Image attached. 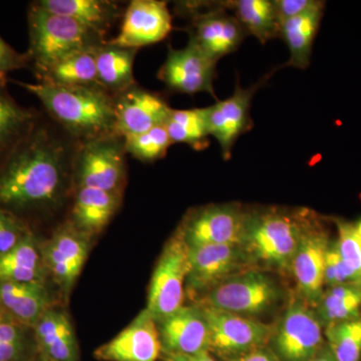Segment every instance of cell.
<instances>
[{"label":"cell","mask_w":361,"mask_h":361,"mask_svg":"<svg viewBox=\"0 0 361 361\" xmlns=\"http://www.w3.org/2000/svg\"><path fill=\"white\" fill-rule=\"evenodd\" d=\"M78 142L42 122L0 164V207L23 216L61 206L73 187ZM25 220V219H23Z\"/></svg>","instance_id":"6da1fadb"},{"label":"cell","mask_w":361,"mask_h":361,"mask_svg":"<svg viewBox=\"0 0 361 361\" xmlns=\"http://www.w3.org/2000/svg\"><path fill=\"white\" fill-rule=\"evenodd\" d=\"M13 82L37 97L59 129L78 144L116 135L115 97L99 85Z\"/></svg>","instance_id":"7a4b0ae2"},{"label":"cell","mask_w":361,"mask_h":361,"mask_svg":"<svg viewBox=\"0 0 361 361\" xmlns=\"http://www.w3.org/2000/svg\"><path fill=\"white\" fill-rule=\"evenodd\" d=\"M315 218V214L303 208L249 210L242 247L252 263L290 271L304 232Z\"/></svg>","instance_id":"3957f363"},{"label":"cell","mask_w":361,"mask_h":361,"mask_svg":"<svg viewBox=\"0 0 361 361\" xmlns=\"http://www.w3.org/2000/svg\"><path fill=\"white\" fill-rule=\"evenodd\" d=\"M27 23L30 42L25 54L37 80L66 56L106 42L78 21L45 11L35 2L30 4Z\"/></svg>","instance_id":"277c9868"},{"label":"cell","mask_w":361,"mask_h":361,"mask_svg":"<svg viewBox=\"0 0 361 361\" xmlns=\"http://www.w3.org/2000/svg\"><path fill=\"white\" fill-rule=\"evenodd\" d=\"M175 13L189 20V40L217 61L236 51L248 35L225 1L176 2Z\"/></svg>","instance_id":"5b68a950"},{"label":"cell","mask_w":361,"mask_h":361,"mask_svg":"<svg viewBox=\"0 0 361 361\" xmlns=\"http://www.w3.org/2000/svg\"><path fill=\"white\" fill-rule=\"evenodd\" d=\"M283 298V291L272 278L248 269L228 278L193 303L204 308L242 316L263 314Z\"/></svg>","instance_id":"8992f818"},{"label":"cell","mask_w":361,"mask_h":361,"mask_svg":"<svg viewBox=\"0 0 361 361\" xmlns=\"http://www.w3.org/2000/svg\"><path fill=\"white\" fill-rule=\"evenodd\" d=\"M126 155L121 135L78 144L73 160V187L123 193L127 180Z\"/></svg>","instance_id":"52a82bcc"},{"label":"cell","mask_w":361,"mask_h":361,"mask_svg":"<svg viewBox=\"0 0 361 361\" xmlns=\"http://www.w3.org/2000/svg\"><path fill=\"white\" fill-rule=\"evenodd\" d=\"M249 210L240 204H209L191 209L177 231L189 248L243 243Z\"/></svg>","instance_id":"ba28073f"},{"label":"cell","mask_w":361,"mask_h":361,"mask_svg":"<svg viewBox=\"0 0 361 361\" xmlns=\"http://www.w3.org/2000/svg\"><path fill=\"white\" fill-rule=\"evenodd\" d=\"M271 349L280 361H311L325 345L324 332L314 308L294 299L273 327Z\"/></svg>","instance_id":"9c48e42d"},{"label":"cell","mask_w":361,"mask_h":361,"mask_svg":"<svg viewBox=\"0 0 361 361\" xmlns=\"http://www.w3.org/2000/svg\"><path fill=\"white\" fill-rule=\"evenodd\" d=\"M94 241L68 221L59 226L49 239L42 241V257L49 280L66 305L89 258Z\"/></svg>","instance_id":"30bf717a"},{"label":"cell","mask_w":361,"mask_h":361,"mask_svg":"<svg viewBox=\"0 0 361 361\" xmlns=\"http://www.w3.org/2000/svg\"><path fill=\"white\" fill-rule=\"evenodd\" d=\"M188 251L189 247L176 230L164 246L149 286L145 310L156 322L175 312L185 304Z\"/></svg>","instance_id":"8fae6325"},{"label":"cell","mask_w":361,"mask_h":361,"mask_svg":"<svg viewBox=\"0 0 361 361\" xmlns=\"http://www.w3.org/2000/svg\"><path fill=\"white\" fill-rule=\"evenodd\" d=\"M251 264L240 245L191 247L188 251L186 295L194 302L228 278L248 270Z\"/></svg>","instance_id":"7c38bea8"},{"label":"cell","mask_w":361,"mask_h":361,"mask_svg":"<svg viewBox=\"0 0 361 361\" xmlns=\"http://www.w3.org/2000/svg\"><path fill=\"white\" fill-rule=\"evenodd\" d=\"M201 308L210 327L209 353L213 356L229 361L269 344L273 332L269 325L246 316Z\"/></svg>","instance_id":"4fadbf2b"},{"label":"cell","mask_w":361,"mask_h":361,"mask_svg":"<svg viewBox=\"0 0 361 361\" xmlns=\"http://www.w3.org/2000/svg\"><path fill=\"white\" fill-rule=\"evenodd\" d=\"M217 63L189 40L185 49L169 47L167 59L159 70L158 78L173 92L191 96L207 92L216 99L214 80L217 75Z\"/></svg>","instance_id":"5bb4252c"},{"label":"cell","mask_w":361,"mask_h":361,"mask_svg":"<svg viewBox=\"0 0 361 361\" xmlns=\"http://www.w3.org/2000/svg\"><path fill=\"white\" fill-rule=\"evenodd\" d=\"M267 78L266 75L257 84L246 89L237 82L231 97L208 106L209 133L219 142L224 160L231 158L237 140L253 127L250 116L252 99Z\"/></svg>","instance_id":"9a60e30c"},{"label":"cell","mask_w":361,"mask_h":361,"mask_svg":"<svg viewBox=\"0 0 361 361\" xmlns=\"http://www.w3.org/2000/svg\"><path fill=\"white\" fill-rule=\"evenodd\" d=\"M172 14L167 2L160 0H133L123 14L120 32L111 44L139 51L168 37L172 30Z\"/></svg>","instance_id":"2e32d148"},{"label":"cell","mask_w":361,"mask_h":361,"mask_svg":"<svg viewBox=\"0 0 361 361\" xmlns=\"http://www.w3.org/2000/svg\"><path fill=\"white\" fill-rule=\"evenodd\" d=\"M163 353L196 355L210 349V327L205 312L192 303L157 320Z\"/></svg>","instance_id":"e0dca14e"},{"label":"cell","mask_w":361,"mask_h":361,"mask_svg":"<svg viewBox=\"0 0 361 361\" xmlns=\"http://www.w3.org/2000/svg\"><path fill=\"white\" fill-rule=\"evenodd\" d=\"M329 234L319 221L313 220L304 232L290 271L304 300L315 304L325 288V258L330 245Z\"/></svg>","instance_id":"ac0fdd59"},{"label":"cell","mask_w":361,"mask_h":361,"mask_svg":"<svg viewBox=\"0 0 361 361\" xmlns=\"http://www.w3.org/2000/svg\"><path fill=\"white\" fill-rule=\"evenodd\" d=\"M161 355L157 322L146 310L115 338L94 351V357L101 361H158Z\"/></svg>","instance_id":"d6986e66"},{"label":"cell","mask_w":361,"mask_h":361,"mask_svg":"<svg viewBox=\"0 0 361 361\" xmlns=\"http://www.w3.org/2000/svg\"><path fill=\"white\" fill-rule=\"evenodd\" d=\"M116 135L141 134L165 125L173 109L161 94L135 85L115 97Z\"/></svg>","instance_id":"ffe728a7"},{"label":"cell","mask_w":361,"mask_h":361,"mask_svg":"<svg viewBox=\"0 0 361 361\" xmlns=\"http://www.w3.org/2000/svg\"><path fill=\"white\" fill-rule=\"evenodd\" d=\"M37 353L49 361H80V345L63 303L51 306L32 327Z\"/></svg>","instance_id":"44dd1931"},{"label":"cell","mask_w":361,"mask_h":361,"mask_svg":"<svg viewBox=\"0 0 361 361\" xmlns=\"http://www.w3.org/2000/svg\"><path fill=\"white\" fill-rule=\"evenodd\" d=\"M58 303L63 301L52 284L0 280V310L26 326L32 329L45 311Z\"/></svg>","instance_id":"7402d4cb"},{"label":"cell","mask_w":361,"mask_h":361,"mask_svg":"<svg viewBox=\"0 0 361 361\" xmlns=\"http://www.w3.org/2000/svg\"><path fill=\"white\" fill-rule=\"evenodd\" d=\"M122 198L118 192L78 188L68 221L78 231L96 239L118 212Z\"/></svg>","instance_id":"603a6c76"},{"label":"cell","mask_w":361,"mask_h":361,"mask_svg":"<svg viewBox=\"0 0 361 361\" xmlns=\"http://www.w3.org/2000/svg\"><path fill=\"white\" fill-rule=\"evenodd\" d=\"M0 280L51 284L42 257V241L32 230L11 250L0 255Z\"/></svg>","instance_id":"cb8c5ba5"},{"label":"cell","mask_w":361,"mask_h":361,"mask_svg":"<svg viewBox=\"0 0 361 361\" xmlns=\"http://www.w3.org/2000/svg\"><path fill=\"white\" fill-rule=\"evenodd\" d=\"M35 4L45 11L78 21L104 39L123 13L118 2L108 0H37Z\"/></svg>","instance_id":"d4e9b609"},{"label":"cell","mask_w":361,"mask_h":361,"mask_svg":"<svg viewBox=\"0 0 361 361\" xmlns=\"http://www.w3.org/2000/svg\"><path fill=\"white\" fill-rule=\"evenodd\" d=\"M137 49H128L104 42L96 49L97 82L116 97L137 85L134 61Z\"/></svg>","instance_id":"484cf974"},{"label":"cell","mask_w":361,"mask_h":361,"mask_svg":"<svg viewBox=\"0 0 361 361\" xmlns=\"http://www.w3.org/2000/svg\"><path fill=\"white\" fill-rule=\"evenodd\" d=\"M324 6L325 2L319 0L310 11L282 23L279 37L284 40L290 54L285 66L299 70L308 68Z\"/></svg>","instance_id":"4316f807"},{"label":"cell","mask_w":361,"mask_h":361,"mask_svg":"<svg viewBox=\"0 0 361 361\" xmlns=\"http://www.w3.org/2000/svg\"><path fill=\"white\" fill-rule=\"evenodd\" d=\"M40 116L33 109L16 103L6 89L0 84V164L32 132Z\"/></svg>","instance_id":"83f0119b"},{"label":"cell","mask_w":361,"mask_h":361,"mask_svg":"<svg viewBox=\"0 0 361 361\" xmlns=\"http://www.w3.org/2000/svg\"><path fill=\"white\" fill-rule=\"evenodd\" d=\"M225 4L248 35L256 37L261 44L279 37L281 23L274 0H230Z\"/></svg>","instance_id":"f1b7e54d"},{"label":"cell","mask_w":361,"mask_h":361,"mask_svg":"<svg viewBox=\"0 0 361 361\" xmlns=\"http://www.w3.org/2000/svg\"><path fill=\"white\" fill-rule=\"evenodd\" d=\"M323 329L361 316V285L344 284L326 287L314 304Z\"/></svg>","instance_id":"f546056e"},{"label":"cell","mask_w":361,"mask_h":361,"mask_svg":"<svg viewBox=\"0 0 361 361\" xmlns=\"http://www.w3.org/2000/svg\"><path fill=\"white\" fill-rule=\"evenodd\" d=\"M165 126L173 144H186L196 151H203L210 146L208 106L189 110L173 109Z\"/></svg>","instance_id":"4dcf8cb0"},{"label":"cell","mask_w":361,"mask_h":361,"mask_svg":"<svg viewBox=\"0 0 361 361\" xmlns=\"http://www.w3.org/2000/svg\"><path fill=\"white\" fill-rule=\"evenodd\" d=\"M97 47L75 52L61 59L39 82L63 85H99L96 66Z\"/></svg>","instance_id":"1f68e13d"},{"label":"cell","mask_w":361,"mask_h":361,"mask_svg":"<svg viewBox=\"0 0 361 361\" xmlns=\"http://www.w3.org/2000/svg\"><path fill=\"white\" fill-rule=\"evenodd\" d=\"M37 355L32 327L0 310V361H30Z\"/></svg>","instance_id":"d6a6232c"},{"label":"cell","mask_w":361,"mask_h":361,"mask_svg":"<svg viewBox=\"0 0 361 361\" xmlns=\"http://www.w3.org/2000/svg\"><path fill=\"white\" fill-rule=\"evenodd\" d=\"M324 337L336 361H361V316L325 327Z\"/></svg>","instance_id":"836d02e7"},{"label":"cell","mask_w":361,"mask_h":361,"mask_svg":"<svg viewBox=\"0 0 361 361\" xmlns=\"http://www.w3.org/2000/svg\"><path fill=\"white\" fill-rule=\"evenodd\" d=\"M123 141L127 154L145 163L164 158L173 145L165 125L158 126L141 134L127 135L123 137Z\"/></svg>","instance_id":"e575fe53"},{"label":"cell","mask_w":361,"mask_h":361,"mask_svg":"<svg viewBox=\"0 0 361 361\" xmlns=\"http://www.w3.org/2000/svg\"><path fill=\"white\" fill-rule=\"evenodd\" d=\"M337 248L345 264L361 283V236L353 223L337 221Z\"/></svg>","instance_id":"d590c367"},{"label":"cell","mask_w":361,"mask_h":361,"mask_svg":"<svg viewBox=\"0 0 361 361\" xmlns=\"http://www.w3.org/2000/svg\"><path fill=\"white\" fill-rule=\"evenodd\" d=\"M324 284L325 287L344 284L361 285L360 280L342 259L336 241L330 242L325 258Z\"/></svg>","instance_id":"8d00e7d4"},{"label":"cell","mask_w":361,"mask_h":361,"mask_svg":"<svg viewBox=\"0 0 361 361\" xmlns=\"http://www.w3.org/2000/svg\"><path fill=\"white\" fill-rule=\"evenodd\" d=\"M30 230L25 220L0 207V255L11 250Z\"/></svg>","instance_id":"74e56055"},{"label":"cell","mask_w":361,"mask_h":361,"mask_svg":"<svg viewBox=\"0 0 361 361\" xmlns=\"http://www.w3.org/2000/svg\"><path fill=\"white\" fill-rule=\"evenodd\" d=\"M27 66L26 54L16 51L0 35V84H7L9 73Z\"/></svg>","instance_id":"f35d334b"},{"label":"cell","mask_w":361,"mask_h":361,"mask_svg":"<svg viewBox=\"0 0 361 361\" xmlns=\"http://www.w3.org/2000/svg\"><path fill=\"white\" fill-rule=\"evenodd\" d=\"M280 23L301 16L314 7L319 0H274Z\"/></svg>","instance_id":"ab89813d"},{"label":"cell","mask_w":361,"mask_h":361,"mask_svg":"<svg viewBox=\"0 0 361 361\" xmlns=\"http://www.w3.org/2000/svg\"><path fill=\"white\" fill-rule=\"evenodd\" d=\"M229 361H280V360L273 353L272 349L265 346V348L256 349V350L238 356V357Z\"/></svg>","instance_id":"60d3db41"},{"label":"cell","mask_w":361,"mask_h":361,"mask_svg":"<svg viewBox=\"0 0 361 361\" xmlns=\"http://www.w3.org/2000/svg\"><path fill=\"white\" fill-rule=\"evenodd\" d=\"M161 360L163 361H218L208 351L196 355H179V353H163Z\"/></svg>","instance_id":"b9f144b4"},{"label":"cell","mask_w":361,"mask_h":361,"mask_svg":"<svg viewBox=\"0 0 361 361\" xmlns=\"http://www.w3.org/2000/svg\"><path fill=\"white\" fill-rule=\"evenodd\" d=\"M311 361H336V358H334V355H332L331 351H330V349L329 346H327V344L325 343V345L323 346L322 349H320L319 353H317L314 356V358H313Z\"/></svg>","instance_id":"7bdbcfd3"},{"label":"cell","mask_w":361,"mask_h":361,"mask_svg":"<svg viewBox=\"0 0 361 361\" xmlns=\"http://www.w3.org/2000/svg\"><path fill=\"white\" fill-rule=\"evenodd\" d=\"M353 225H355L356 231H357L358 234L361 236V219L358 220L357 222L355 223Z\"/></svg>","instance_id":"ee69618b"},{"label":"cell","mask_w":361,"mask_h":361,"mask_svg":"<svg viewBox=\"0 0 361 361\" xmlns=\"http://www.w3.org/2000/svg\"><path fill=\"white\" fill-rule=\"evenodd\" d=\"M30 361H49V360H45V358L42 357V356H40L39 355V353H37V355L35 356V357L33 358L32 360H30Z\"/></svg>","instance_id":"f6af8a7d"}]
</instances>
